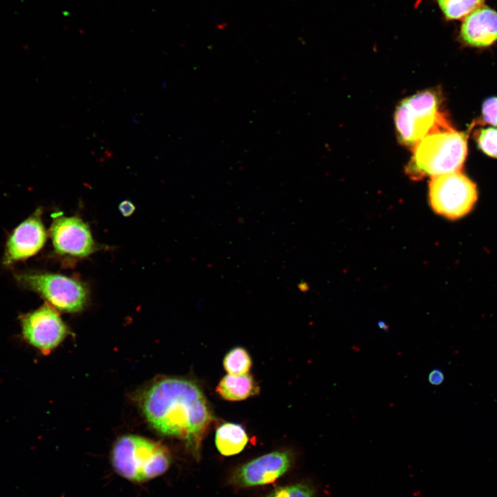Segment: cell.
I'll use <instances>...</instances> for the list:
<instances>
[{
    "label": "cell",
    "instance_id": "obj_5",
    "mask_svg": "<svg viewBox=\"0 0 497 497\" xmlns=\"http://www.w3.org/2000/svg\"><path fill=\"white\" fill-rule=\"evenodd\" d=\"M432 209L449 220L467 215L478 198L476 184L460 171L432 177L429 185Z\"/></svg>",
    "mask_w": 497,
    "mask_h": 497
},
{
    "label": "cell",
    "instance_id": "obj_16",
    "mask_svg": "<svg viewBox=\"0 0 497 497\" xmlns=\"http://www.w3.org/2000/svg\"><path fill=\"white\" fill-rule=\"evenodd\" d=\"M479 149L485 155L497 159V128H481L476 133Z\"/></svg>",
    "mask_w": 497,
    "mask_h": 497
},
{
    "label": "cell",
    "instance_id": "obj_10",
    "mask_svg": "<svg viewBox=\"0 0 497 497\" xmlns=\"http://www.w3.org/2000/svg\"><path fill=\"white\" fill-rule=\"evenodd\" d=\"M46 239L39 215L31 216L20 224L8 239L4 264H10L34 255L43 247Z\"/></svg>",
    "mask_w": 497,
    "mask_h": 497
},
{
    "label": "cell",
    "instance_id": "obj_3",
    "mask_svg": "<svg viewBox=\"0 0 497 497\" xmlns=\"http://www.w3.org/2000/svg\"><path fill=\"white\" fill-rule=\"evenodd\" d=\"M111 461L116 472L133 482H144L165 473L170 465L168 449L159 442L127 435L113 446Z\"/></svg>",
    "mask_w": 497,
    "mask_h": 497
},
{
    "label": "cell",
    "instance_id": "obj_13",
    "mask_svg": "<svg viewBox=\"0 0 497 497\" xmlns=\"http://www.w3.org/2000/svg\"><path fill=\"white\" fill-rule=\"evenodd\" d=\"M248 441V435L239 424L226 422L216 430L215 445L223 456H230L240 453Z\"/></svg>",
    "mask_w": 497,
    "mask_h": 497
},
{
    "label": "cell",
    "instance_id": "obj_6",
    "mask_svg": "<svg viewBox=\"0 0 497 497\" xmlns=\"http://www.w3.org/2000/svg\"><path fill=\"white\" fill-rule=\"evenodd\" d=\"M17 276L25 286L39 293L61 311L77 312L86 304L87 288L72 278L53 273H22Z\"/></svg>",
    "mask_w": 497,
    "mask_h": 497
},
{
    "label": "cell",
    "instance_id": "obj_2",
    "mask_svg": "<svg viewBox=\"0 0 497 497\" xmlns=\"http://www.w3.org/2000/svg\"><path fill=\"white\" fill-rule=\"evenodd\" d=\"M467 135L450 124L438 128L413 148L405 168L413 180L460 171L467 155Z\"/></svg>",
    "mask_w": 497,
    "mask_h": 497
},
{
    "label": "cell",
    "instance_id": "obj_17",
    "mask_svg": "<svg viewBox=\"0 0 497 497\" xmlns=\"http://www.w3.org/2000/svg\"><path fill=\"white\" fill-rule=\"evenodd\" d=\"M314 492L311 485L302 483L280 487L266 497H313Z\"/></svg>",
    "mask_w": 497,
    "mask_h": 497
},
{
    "label": "cell",
    "instance_id": "obj_14",
    "mask_svg": "<svg viewBox=\"0 0 497 497\" xmlns=\"http://www.w3.org/2000/svg\"><path fill=\"white\" fill-rule=\"evenodd\" d=\"M447 20L465 19L476 9L483 6L486 0H436Z\"/></svg>",
    "mask_w": 497,
    "mask_h": 497
},
{
    "label": "cell",
    "instance_id": "obj_12",
    "mask_svg": "<svg viewBox=\"0 0 497 497\" xmlns=\"http://www.w3.org/2000/svg\"><path fill=\"white\" fill-rule=\"evenodd\" d=\"M216 392L226 400L240 401L258 394L260 387L253 376L248 373L228 374L218 383Z\"/></svg>",
    "mask_w": 497,
    "mask_h": 497
},
{
    "label": "cell",
    "instance_id": "obj_20",
    "mask_svg": "<svg viewBox=\"0 0 497 497\" xmlns=\"http://www.w3.org/2000/svg\"><path fill=\"white\" fill-rule=\"evenodd\" d=\"M119 209L125 217L130 216L135 211V206L132 202L128 200H124L120 203Z\"/></svg>",
    "mask_w": 497,
    "mask_h": 497
},
{
    "label": "cell",
    "instance_id": "obj_21",
    "mask_svg": "<svg viewBox=\"0 0 497 497\" xmlns=\"http://www.w3.org/2000/svg\"><path fill=\"white\" fill-rule=\"evenodd\" d=\"M379 327H380V328L381 329H382V330H384V331H388V327L386 326V324H384V323L382 322H380L379 323Z\"/></svg>",
    "mask_w": 497,
    "mask_h": 497
},
{
    "label": "cell",
    "instance_id": "obj_8",
    "mask_svg": "<svg viewBox=\"0 0 497 497\" xmlns=\"http://www.w3.org/2000/svg\"><path fill=\"white\" fill-rule=\"evenodd\" d=\"M291 454L275 451L262 455L240 467L232 475L231 483L239 487L269 484L283 476L292 465Z\"/></svg>",
    "mask_w": 497,
    "mask_h": 497
},
{
    "label": "cell",
    "instance_id": "obj_11",
    "mask_svg": "<svg viewBox=\"0 0 497 497\" xmlns=\"http://www.w3.org/2000/svg\"><path fill=\"white\" fill-rule=\"evenodd\" d=\"M459 39L465 46L487 48L497 41V12L486 6L476 9L463 20Z\"/></svg>",
    "mask_w": 497,
    "mask_h": 497
},
{
    "label": "cell",
    "instance_id": "obj_1",
    "mask_svg": "<svg viewBox=\"0 0 497 497\" xmlns=\"http://www.w3.org/2000/svg\"><path fill=\"white\" fill-rule=\"evenodd\" d=\"M142 405L147 421L157 431L184 440L195 454L214 420L203 391L183 378L155 382L146 391Z\"/></svg>",
    "mask_w": 497,
    "mask_h": 497
},
{
    "label": "cell",
    "instance_id": "obj_15",
    "mask_svg": "<svg viewBox=\"0 0 497 497\" xmlns=\"http://www.w3.org/2000/svg\"><path fill=\"white\" fill-rule=\"evenodd\" d=\"M223 366L229 374L244 375L247 374L251 369L252 360L244 348L236 347L225 355Z\"/></svg>",
    "mask_w": 497,
    "mask_h": 497
},
{
    "label": "cell",
    "instance_id": "obj_9",
    "mask_svg": "<svg viewBox=\"0 0 497 497\" xmlns=\"http://www.w3.org/2000/svg\"><path fill=\"white\" fill-rule=\"evenodd\" d=\"M50 236L59 254L84 257L95 250L89 227L77 217H59L55 220L50 227Z\"/></svg>",
    "mask_w": 497,
    "mask_h": 497
},
{
    "label": "cell",
    "instance_id": "obj_7",
    "mask_svg": "<svg viewBox=\"0 0 497 497\" xmlns=\"http://www.w3.org/2000/svg\"><path fill=\"white\" fill-rule=\"evenodd\" d=\"M21 329L23 338L43 353L56 348L68 333L59 313L48 304L23 315Z\"/></svg>",
    "mask_w": 497,
    "mask_h": 497
},
{
    "label": "cell",
    "instance_id": "obj_19",
    "mask_svg": "<svg viewBox=\"0 0 497 497\" xmlns=\"http://www.w3.org/2000/svg\"><path fill=\"white\" fill-rule=\"evenodd\" d=\"M445 380V375L439 369H432L428 375L429 382L433 386L441 384Z\"/></svg>",
    "mask_w": 497,
    "mask_h": 497
},
{
    "label": "cell",
    "instance_id": "obj_18",
    "mask_svg": "<svg viewBox=\"0 0 497 497\" xmlns=\"http://www.w3.org/2000/svg\"><path fill=\"white\" fill-rule=\"evenodd\" d=\"M480 124L497 126V97L486 99L483 103Z\"/></svg>",
    "mask_w": 497,
    "mask_h": 497
},
{
    "label": "cell",
    "instance_id": "obj_4",
    "mask_svg": "<svg viewBox=\"0 0 497 497\" xmlns=\"http://www.w3.org/2000/svg\"><path fill=\"white\" fill-rule=\"evenodd\" d=\"M440 106V99L433 90L421 91L401 101L394 114L399 142L413 148L432 130L450 124Z\"/></svg>",
    "mask_w": 497,
    "mask_h": 497
}]
</instances>
